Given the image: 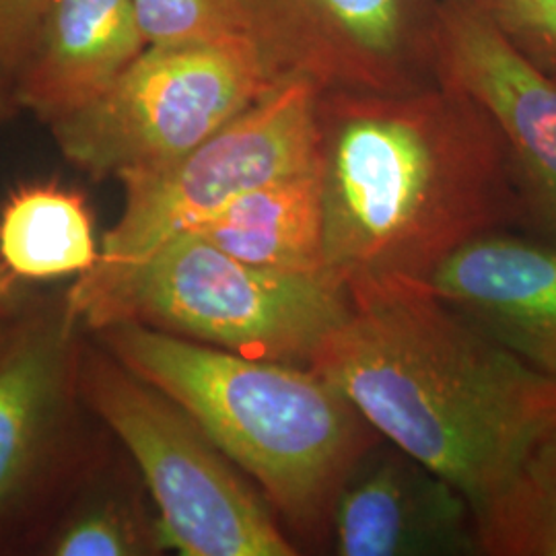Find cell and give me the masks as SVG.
<instances>
[{"mask_svg": "<svg viewBox=\"0 0 556 556\" xmlns=\"http://www.w3.org/2000/svg\"><path fill=\"white\" fill-rule=\"evenodd\" d=\"M328 275L346 291L427 282L459 248L519 223L495 122L445 80L413 91H319Z\"/></svg>", "mask_w": 556, "mask_h": 556, "instance_id": "cell-1", "label": "cell"}, {"mask_svg": "<svg viewBox=\"0 0 556 556\" xmlns=\"http://www.w3.org/2000/svg\"><path fill=\"white\" fill-rule=\"evenodd\" d=\"M346 319L312 367L358 413L489 509L519 462L556 425V381L452 309L427 282L349 289Z\"/></svg>", "mask_w": 556, "mask_h": 556, "instance_id": "cell-2", "label": "cell"}, {"mask_svg": "<svg viewBox=\"0 0 556 556\" xmlns=\"http://www.w3.org/2000/svg\"><path fill=\"white\" fill-rule=\"evenodd\" d=\"M87 332L199 420L301 553L330 546L338 491L379 438L337 383L314 367L241 357L135 321Z\"/></svg>", "mask_w": 556, "mask_h": 556, "instance_id": "cell-3", "label": "cell"}, {"mask_svg": "<svg viewBox=\"0 0 556 556\" xmlns=\"http://www.w3.org/2000/svg\"><path fill=\"white\" fill-rule=\"evenodd\" d=\"M66 291L87 330L135 321L241 357L305 367L351 309L334 278L262 268L194 231L105 285Z\"/></svg>", "mask_w": 556, "mask_h": 556, "instance_id": "cell-4", "label": "cell"}, {"mask_svg": "<svg viewBox=\"0 0 556 556\" xmlns=\"http://www.w3.org/2000/svg\"><path fill=\"white\" fill-rule=\"evenodd\" d=\"M80 394L137 466L167 551L181 556H298L270 503L181 404L87 332Z\"/></svg>", "mask_w": 556, "mask_h": 556, "instance_id": "cell-5", "label": "cell"}, {"mask_svg": "<svg viewBox=\"0 0 556 556\" xmlns=\"http://www.w3.org/2000/svg\"><path fill=\"white\" fill-rule=\"evenodd\" d=\"M287 79L245 41L147 46L100 96L48 126L77 169L122 179L181 160Z\"/></svg>", "mask_w": 556, "mask_h": 556, "instance_id": "cell-6", "label": "cell"}, {"mask_svg": "<svg viewBox=\"0 0 556 556\" xmlns=\"http://www.w3.org/2000/svg\"><path fill=\"white\" fill-rule=\"evenodd\" d=\"M318 96L316 85L291 77L176 163L118 179L122 215L101 238L98 266L73 287L105 285L233 200L314 172Z\"/></svg>", "mask_w": 556, "mask_h": 556, "instance_id": "cell-7", "label": "cell"}, {"mask_svg": "<svg viewBox=\"0 0 556 556\" xmlns=\"http://www.w3.org/2000/svg\"><path fill=\"white\" fill-rule=\"evenodd\" d=\"M85 340L64 289L38 293L0 351V553L29 546L103 431L87 427Z\"/></svg>", "mask_w": 556, "mask_h": 556, "instance_id": "cell-8", "label": "cell"}, {"mask_svg": "<svg viewBox=\"0 0 556 556\" xmlns=\"http://www.w3.org/2000/svg\"><path fill=\"white\" fill-rule=\"evenodd\" d=\"M262 54L319 91L400 93L438 80L441 0H241Z\"/></svg>", "mask_w": 556, "mask_h": 556, "instance_id": "cell-9", "label": "cell"}, {"mask_svg": "<svg viewBox=\"0 0 556 556\" xmlns=\"http://www.w3.org/2000/svg\"><path fill=\"white\" fill-rule=\"evenodd\" d=\"M435 50L438 79L497 126L519 225L556 245V79L519 54L475 0H441Z\"/></svg>", "mask_w": 556, "mask_h": 556, "instance_id": "cell-10", "label": "cell"}, {"mask_svg": "<svg viewBox=\"0 0 556 556\" xmlns=\"http://www.w3.org/2000/svg\"><path fill=\"white\" fill-rule=\"evenodd\" d=\"M328 548L338 556L480 555L477 511L456 484L379 435L338 491Z\"/></svg>", "mask_w": 556, "mask_h": 556, "instance_id": "cell-11", "label": "cell"}, {"mask_svg": "<svg viewBox=\"0 0 556 556\" xmlns=\"http://www.w3.org/2000/svg\"><path fill=\"white\" fill-rule=\"evenodd\" d=\"M429 287L478 330L556 381V245L491 231L443 262Z\"/></svg>", "mask_w": 556, "mask_h": 556, "instance_id": "cell-12", "label": "cell"}, {"mask_svg": "<svg viewBox=\"0 0 556 556\" xmlns=\"http://www.w3.org/2000/svg\"><path fill=\"white\" fill-rule=\"evenodd\" d=\"M144 48L132 0H43L15 103L52 124L100 96Z\"/></svg>", "mask_w": 556, "mask_h": 556, "instance_id": "cell-13", "label": "cell"}, {"mask_svg": "<svg viewBox=\"0 0 556 556\" xmlns=\"http://www.w3.org/2000/svg\"><path fill=\"white\" fill-rule=\"evenodd\" d=\"M27 548L43 556L167 553L157 509L139 470L105 429Z\"/></svg>", "mask_w": 556, "mask_h": 556, "instance_id": "cell-14", "label": "cell"}, {"mask_svg": "<svg viewBox=\"0 0 556 556\" xmlns=\"http://www.w3.org/2000/svg\"><path fill=\"white\" fill-rule=\"evenodd\" d=\"M194 233L223 252L262 268L293 275H328L316 169L233 200L199 225Z\"/></svg>", "mask_w": 556, "mask_h": 556, "instance_id": "cell-15", "label": "cell"}, {"mask_svg": "<svg viewBox=\"0 0 556 556\" xmlns=\"http://www.w3.org/2000/svg\"><path fill=\"white\" fill-rule=\"evenodd\" d=\"M100 256L101 239L79 190L54 179L27 181L0 202V262L21 280L85 277Z\"/></svg>", "mask_w": 556, "mask_h": 556, "instance_id": "cell-16", "label": "cell"}, {"mask_svg": "<svg viewBox=\"0 0 556 556\" xmlns=\"http://www.w3.org/2000/svg\"><path fill=\"white\" fill-rule=\"evenodd\" d=\"M480 555L556 556V425L532 443L478 519Z\"/></svg>", "mask_w": 556, "mask_h": 556, "instance_id": "cell-17", "label": "cell"}, {"mask_svg": "<svg viewBox=\"0 0 556 556\" xmlns=\"http://www.w3.org/2000/svg\"><path fill=\"white\" fill-rule=\"evenodd\" d=\"M132 2L139 20L140 34L147 46L236 43V41L256 46L241 0H132Z\"/></svg>", "mask_w": 556, "mask_h": 556, "instance_id": "cell-18", "label": "cell"}, {"mask_svg": "<svg viewBox=\"0 0 556 556\" xmlns=\"http://www.w3.org/2000/svg\"><path fill=\"white\" fill-rule=\"evenodd\" d=\"M498 31L556 79V0H475Z\"/></svg>", "mask_w": 556, "mask_h": 556, "instance_id": "cell-19", "label": "cell"}, {"mask_svg": "<svg viewBox=\"0 0 556 556\" xmlns=\"http://www.w3.org/2000/svg\"><path fill=\"white\" fill-rule=\"evenodd\" d=\"M41 4L43 0H0V83L11 93L34 38Z\"/></svg>", "mask_w": 556, "mask_h": 556, "instance_id": "cell-20", "label": "cell"}, {"mask_svg": "<svg viewBox=\"0 0 556 556\" xmlns=\"http://www.w3.org/2000/svg\"><path fill=\"white\" fill-rule=\"evenodd\" d=\"M36 298H38V291L34 289V285L15 277L0 262V318H17Z\"/></svg>", "mask_w": 556, "mask_h": 556, "instance_id": "cell-21", "label": "cell"}, {"mask_svg": "<svg viewBox=\"0 0 556 556\" xmlns=\"http://www.w3.org/2000/svg\"><path fill=\"white\" fill-rule=\"evenodd\" d=\"M13 319L0 318V351L4 349V344H7V340L11 337V330H13Z\"/></svg>", "mask_w": 556, "mask_h": 556, "instance_id": "cell-22", "label": "cell"}]
</instances>
